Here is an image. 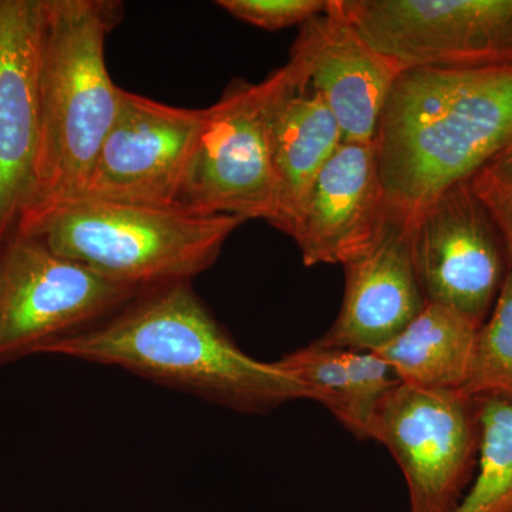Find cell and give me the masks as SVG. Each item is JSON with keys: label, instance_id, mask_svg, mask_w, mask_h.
Listing matches in <instances>:
<instances>
[{"label": "cell", "instance_id": "obj_18", "mask_svg": "<svg viewBox=\"0 0 512 512\" xmlns=\"http://www.w3.org/2000/svg\"><path fill=\"white\" fill-rule=\"evenodd\" d=\"M461 392L512 402V269L493 311L478 330L470 375Z\"/></svg>", "mask_w": 512, "mask_h": 512}, {"label": "cell", "instance_id": "obj_2", "mask_svg": "<svg viewBox=\"0 0 512 512\" xmlns=\"http://www.w3.org/2000/svg\"><path fill=\"white\" fill-rule=\"evenodd\" d=\"M373 143L387 217L412 225L512 146V67L400 73Z\"/></svg>", "mask_w": 512, "mask_h": 512}, {"label": "cell", "instance_id": "obj_6", "mask_svg": "<svg viewBox=\"0 0 512 512\" xmlns=\"http://www.w3.org/2000/svg\"><path fill=\"white\" fill-rule=\"evenodd\" d=\"M141 292L15 232L0 251V362L45 353L116 315Z\"/></svg>", "mask_w": 512, "mask_h": 512}, {"label": "cell", "instance_id": "obj_15", "mask_svg": "<svg viewBox=\"0 0 512 512\" xmlns=\"http://www.w3.org/2000/svg\"><path fill=\"white\" fill-rule=\"evenodd\" d=\"M284 89L271 117V143L278 177L274 227L291 237L316 177L343 143L328 104L309 86L298 64H285Z\"/></svg>", "mask_w": 512, "mask_h": 512}, {"label": "cell", "instance_id": "obj_21", "mask_svg": "<svg viewBox=\"0 0 512 512\" xmlns=\"http://www.w3.org/2000/svg\"><path fill=\"white\" fill-rule=\"evenodd\" d=\"M468 184L500 229L512 269V146L481 167Z\"/></svg>", "mask_w": 512, "mask_h": 512}, {"label": "cell", "instance_id": "obj_12", "mask_svg": "<svg viewBox=\"0 0 512 512\" xmlns=\"http://www.w3.org/2000/svg\"><path fill=\"white\" fill-rule=\"evenodd\" d=\"M289 60L325 100L343 143H373L400 70L359 35L339 6L303 23Z\"/></svg>", "mask_w": 512, "mask_h": 512}, {"label": "cell", "instance_id": "obj_22", "mask_svg": "<svg viewBox=\"0 0 512 512\" xmlns=\"http://www.w3.org/2000/svg\"><path fill=\"white\" fill-rule=\"evenodd\" d=\"M217 6L241 22L274 32L302 26L325 12L329 0H218Z\"/></svg>", "mask_w": 512, "mask_h": 512}, {"label": "cell", "instance_id": "obj_7", "mask_svg": "<svg viewBox=\"0 0 512 512\" xmlns=\"http://www.w3.org/2000/svg\"><path fill=\"white\" fill-rule=\"evenodd\" d=\"M370 440L392 453L409 512H454L476 476L480 400L461 390L394 386L376 407Z\"/></svg>", "mask_w": 512, "mask_h": 512}, {"label": "cell", "instance_id": "obj_19", "mask_svg": "<svg viewBox=\"0 0 512 512\" xmlns=\"http://www.w3.org/2000/svg\"><path fill=\"white\" fill-rule=\"evenodd\" d=\"M274 365L296 382L311 389L318 402L345 424L348 419L349 382L343 350L322 348L312 343L308 348L288 353Z\"/></svg>", "mask_w": 512, "mask_h": 512}, {"label": "cell", "instance_id": "obj_10", "mask_svg": "<svg viewBox=\"0 0 512 512\" xmlns=\"http://www.w3.org/2000/svg\"><path fill=\"white\" fill-rule=\"evenodd\" d=\"M202 109L121 89L120 106L77 198L177 208Z\"/></svg>", "mask_w": 512, "mask_h": 512}, {"label": "cell", "instance_id": "obj_13", "mask_svg": "<svg viewBox=\"0 0 512 512\" xmlns=\"http://www.w3.org/2000/svg\"><path fill=\"white\" fill-rule=\"evenodd\" d=\"M345 296L322 348L375 352L413 322L427 302L414 265L412 225L386 218L363 254L342 265Z\"/></svg>", "mask_w": 512, "mask_h": 512}, {"label": "cell", "instance_id": "obj_14", "mask_svg": "<svg viewBox=\"0 0 512 512\" xmlns=\"http://www.w3.org/2000/svg\"><path fill=\"white\" fill-rule=\"evenodd\" d=\"M387 218L375 143H342L313 183L291 238L303 265L352 261Z\"/></svg>", "mask_w": 512, "mask_h": 512}, {"label": "cell", "instance_id": "obj_3", "mask_svg": "<svg viewBox=\"0 0 512 512\" xmlns=\"http://www.w3.org/2000/svg\"><path fill=\"white\" fill-rule=\"evenodd\" d=\"M121 12L123 5L111 0H45L42 133L25 215L82 194L119 111L121 89L107 70L106 39Z\"/></svg>", "mask_w": 512, "mask_h": 512}, {"label": "cell", "instance_id": "obj_8", "mask_svg": "<svg viewBox=\"0 0 512 512\" xmlns=\"http://www.w3.org/2000/svg\"><path fill=\"white\" fill-rule=\"evenodd\" d=\"M400 73L512 67V0H339Z\"/></svg>", "mask_w": 512, "mask_h": 512}, {"label": "cell", "instance_id": "obj_4", "mask_svg": "<svg viewBox=\"0 0 512 512\" xmlns=\"http://www.w3.org/2000/svg\"><path fill=\"white\" fill-rule=\"evenodd\" d=\"M244 222L234 215L73 198L29 212L15 232L97 274L147 291L191 282L207 271Z\"/></svg>", "mask_w": 512, "mask_h": 512}, {"label": "cell", "instance_id": "obj_17", "mask_svg": "<svg viewBox=\"0 0 512 512\" xmlns=\"http://www.w3.org/2000/svg\"><path fill=\"white\" fill-rule=\"evenodd\" d=\"M476 476L454 512H512V402L481 397Z\"/></svg>", "mask_w": 512, "mask_h": 512}, {"label": "cell", "instance_id": "obj_9", "mask_svg": "<svg viewBox=\"0 0 512 512\" xmlns=\"http://www.w3.org/2000/svg\"><path fill=\"white\" fill-rule=\"evenodd\" d=\"M412 248L426 302L460 313L481 328L510 262L500 229L468 181L448 188L414 218Z\"/></svg>", "mask_w": 512, "mask_h": 512}, {"label": "cell", "instance_id": "obj_20", "mask_svg": "<svg viewBox=\"0 0 512 512\" xmlns=\"http://www.w3.org/2000/svg\"><path fill=\"white\" fill-rule=\"evenodd\" d=\"M343 360L349 382L348 419L343 426L357 439L370 440L373 413L399 379L376 353L343 350Z\"/></svg>", "mask_w": 512, "mask_h": 512}, {"label": "cell", "instance_id": "obj_11", "mask_svg": "<svg viewBox=\"0 0 512 512\" xmlns=\"http://www.w3.org/2000/svg\"><path fill=\"white\" fill-rule=\"evenodd\" d=\"M43 22L45 0H0V247L35 194Z\"/></svg>", "mask_w": 512, "mask_h": 512}, {"label": "cell", "instance_id": "obj_5", "mask_svg": "<svg viewBox=\"0 0 512 512\" xmlns=\"http://www.w3.org/2000/svg\"><path fill=\"white\" fill-rule=\"evenodd\" d=\"M285 80L284 66L259 83L237 80L217 103L202 109L177 208L264 220L274 227L279 185L271 117Z\"/></svg>", "mask_w": 512, "mask_h": 512}, {"label": "cell", "instance_id": "obj_16", "mask_svg": "<svg viewBox=\"0 0 512 512\" xmlns=\"http://www.w3.org/2000/svg\"><path fill=\"white\" fill-rule=\"evenodd\" d=\"M477 325L460 313L427 303L396 338L375 350L400 383L427 390H461L476 349Z\"/></svg>", "mask_w": 512, "mask_h": 512}, {"label": "cell", "instance_id": "obj_1", "mask_svg": "<svg viewBox=\"0 0 512 512\" xmlns=\"http://www.w3.org/2000/svg\"><path fill=\"white\" fill-rule=\"evenodd\" d=\"M45 353L116 366L235 412L262 414L318 397L229 338L191 282L141 292L126 308Z\"/></svg>", "mask_w": 512, "mask_h": 512}]
</instances>
